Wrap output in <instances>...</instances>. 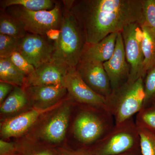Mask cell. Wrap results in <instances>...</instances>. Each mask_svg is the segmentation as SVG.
Here are the masks:
<instances>
[{
  "mask_svg": "<svg viewBox=\"0 0 155 155\" xmlns=\"http://www.w3.org/2000/svg\"><path fill=\"white\" fill-rule=\"evenodd\" d=\"M143 0L72 1L69 11L85 43L98 42L129 24L144 23Z\"/></svg>",
  "mask_w": 155,
  "mask_h": 155,
  "instance_id": "1",
  "label": "cell"
},
{
  "mask_svg": "<svg viewBox=\"0 0 155 155\" xmlns=\"http://www.w3.org/2000/svg\"><path fill=\"white\" fill-rule=\"evenodd\" d=\"M61 33L55 42L52 61L68 70L76 69L81 61L85 42L75 17L69 11L72 1H63Z\"/></svg>",
  "mask_w": 155,
  "mask_h": 155,
  "instance_id": "2",
  "label": "cell"
},
{
  "mask_svg": "<svg viewBox=\"0 0 155 155\" xmlns=\"http://www.w3.org/2000/svg\"><path fill=\"white\" fill-rule=\"evenodd\" d=\"M79 106L72 123V135L80 148L89 149L113 129L115 120L106 109Z\"/></svg>",
  "mask_w": 155,
  "mask_h": 155,
  "instance_id": "3",
  "label": "cell"
},
{
  "mask_svg": "<svg viewBox=\"0 0 155 155\" xmlns=\"http://www.w3.org/2000/svg\"><path fill=\"white\" fill-rule=\"evenodd\" d=\"M74 104L68 96L60 105L46 114L43 120L26 137L52 147L60 144L66 137Z\"/></svg>",
  "mask_w": 155,
  "mask_h": 155,
  "instance_id": "4",
  "label": "cell"
},
{
  "mask_svg": "<svg viewBox=\"0 0 155 155\" xmlns=\"http://www.w3.org/2000/svg\"><path fill=\"white\" fill-rule=\"evenodd\" d=\"M145 94L143 80L127 82L106 98V109L114 117L115 125L133 117L143 107Z\"/></svg>",
  "mask_w": 155,
  "mask_h": 155,
  "instance_id": "5",
  "label": "cell"
},
{
  "mask_svg": "<svg viewBox=\"0 0 155 155\" xmlns=\"http://www.w3.org/2000/svg\"><path fill=\"white\" fill-rule=\"evenodd\" d=\"M140 138L133 117L114 127L102 139L89 148L94 155H118L138 149Z\"/></svg>",
  "mask_w": 155,
  "mask_h": 155,
  "instance_id": "6",
  "label": "cell"
},
{
  "mask_svg": "<svg viewBox=\"0 0 155 155\" xmlns=\"http://www.w3.org/2000/svg\"><path fill=\"white\" fill-rule=\"evenodd\" d=\"M3 10L18 21L28 33L46 35V32L49 29L61 28L62 2L56 1L54 8L49 11H29L18 5L10 6Z\"/></svg>",
  "mask_w": 155,
  "mask_h": 155,
  "instance_id": "7",
  "label": "cell"
},
{
  "mask_svg": "<svg viewBox=\"0 0 155 155\" xmlns=\"http://www.w3.org/2000/svg\"><path fill=\"white\" fill-rule=\"evenodd\" d=\"M141 25L139 23L129 24L121 32L126 59L130 67L127 81L129 82H134L142 78L144 59L142 48L143 32Z\"/></svg>",
  "mask_w": 155,
  "mask_h": 155,
  "instance_id": "8",
  "label": "cell"
},
{
  "mask_svg": "<svg viewBox=\"0 0 155 155\" xmlns=\"http://www.w3.org/2000/svg\"><path fill=\"white\" fill-rule=\"evenodd\" d=\"M55 42L46 35L27 33L21 39L18 52L37 69L52 61Z\"/></svg>",
  "mask_w": 155,
  "mask_h": 155,
  "instance_id": "9",
  "label": "cell"
},
{
  "mask_svg": "<svg viewBox=\"0 0 155 155\" xmlns=\"http://www.w3.org/2000/svg\"><path fill=\"white\" fill-rule=\"evenodd\" d=\"M64 85L67 89L68 95L75 104L106 109V98L91 89L84 81L76 69L68 71L64 80Z\"/></svg>",
  "mask_w": 155,
  "mask_h": 155,
  "instance_id": "10",
  "label": "cell"
},
{
  "mask_svg": "<svg viewBox=\"0 0 155 155\" xmlns=\"http://www.w3.org/2000/svg\"><path fill=\"white\" fill-rule=\"evenodd\" d=\"M64 99L52 108L46 110L31 108L19 115L4 120L1 123L0 128L2 139L19 137L24 135L29 131L40 118L60 105Z\"/></svg>",
  "mask_w": 155,
  "mask_h": 155,
  "instance_id": "11",
  "label": "cell"
},
{
  "mask_svg": "<svg viewBox=\"0 0 155 155\" xmlns=\"http://www.w3.org/2000/svg\"><path fill=\"white\" fill-rule=\"evenodd\" d=\"M76 70L84 81L97 94L105 98L111 94L110 82L103 63L82 59Z\"/></svg>",
  "mask_w": 155,
  "mask_h": 155,
  "instance_id": "12",
  "label": "cell"
},
{
  "mask_svg": "<svg viewBox=\"0 0 155 155\" xmlns=\"http://www.w3.org/2000/svg\"><path fill=\"white\" fill-rule=\"evenodd\" d=\"M103 64L110 79L112 91L128 81L130 67L126 59L121 32L118 34L114 54Z\"/></svg>",
  "mask_w": 155,
  "mask_h": 155,
  "instance_id": "13",
  "label": "cell"
},
{
  "mask_svg": "<svg viewBox=\"0 0 155 155\" xmlns=\"http://www.w3.org/2000/svg\"><path fill=\"white\" fill-rule=\"evenodd\" d=\"M24 89L31 108L40 110L55 107L65 98L68 93L63 84L31 86Z\"/></svg>",
  "mask_w": 155,
  "mask_h": 155,
  "instance_id": "14",
  "label": "cell"
},
{
  "mask_svg": "<svg viewBox=\"0 0 155 155\" xmlns=\"http://www.w3.org/2000/svg\"><path fill=\"white\" fill-rule=\"evenodd\" d=\"M68 70L52 61L35 69L32 75L25 78L22 88L41 85L63 84Z\"/></svg>",
  "mask_w": 155,
  "mask_h": 155,
  "instance_id": "15",
  "label": "cell"
},
{
  "mask_svg": "<svg viewBox=\"0 0 155 155\" xmlns=\"http://www.w3.org/2000/svg\"><path fill=\"white\" fill-rule=\"evenodd\" d=\"M28 107L31 108L25 89L22 87L15 86L5 101L1 104V117L5 119L4 120H5L27 111L25 109H28Z\"/></svg>",
  "mask_w": 155,
  "mask_h": 155,
  "instance_id": "16",
  "label": "cell"
},
{
  "mask_svg": "<svg viewBox=\"0 0 155 155\" xmlns=\"http://www.w3.org/2000/svg\"><path fill=\"white\" fill-rule=\"evenodd\" d=\"M119 33L111 34L98 42L85 44L81 59H87L104 63L113 55Z\"/></svg>",
  "mask_w": 155,
  "mask_h": 155,
  "instance_id": "17",
  "label": "cell"
},
{
  "mask_svg": "<svg viewBox=\"0 0 155 155\" xmlns=\"http://www.w3.org/2000/svg\"><path fill=\"white\" fill-rule=\"evenodd\" d=\"M143 32L142 48L143 56L142 78L147 71L155 66V31L145 23L141 25Z\"/></svg>",
  "mask_w": 155,
  "mask_h": 155,
  "instance_id": "18",
  "label": "cell"
},
{
  "mask_svg": "<svg viewBox=\"0 0 155 155\" xmlns=\"http://www.w3.org/2000/svg\"><path fill=\"white\" fill-rule=\"evenodd\" d=\"M26 75L11 62L9 58H0V81L23 87Z\"/></svg>",
  "mask_w": 155,
  "mask_h": 155,
  "instance_id": "19",
  "label": "cell"
},
{
  "mask_svg": "<svg viewBox=\"0 0 155 155\" xmlns=\"http://www.w3.org/2000/svg\"><path fill=\"white\" fill-rule=\"evenodd\" d=\"M18 155H57V150L25 137L17 143Z\"/></svg>",
  "mask_w": 155,
  "mask_h": 155,
  "instance_id": "20",
  "label": "cell"
},
{
  "mask_svg": "<svg viewBox=\"0 0 155 155\" xmlns=\"http://www.w3.org/2000/svg\"><path fill=\"white\" fill-rule=\"evenodd\" d=\"M1 9L18 5L31 11H49L54 8L56 1L52 0H2Z\"/></svg>",
  "mask_w": 155,
  "mask_h": 155,
  "instance_id": "21",
  "label": "cell"
},
{
  "mask_svg": "<svg viewBox=\"0 0 155 155\" xmlns=\"http://www.w3.org/2000/svg\"><path fill=\"white\" fill-rule=\"evenodd\" d=\"M27 33L18 21L1 9L0 34L22 38Z\"/></svg>",
  "mask_w": 155,
  "mask_h": 155,
  "instance_id": "22",
  "label": "cell"
},
{
  "mask_svg": "<svg viewBox=\"0 0 155 155\" xmlns=\"http://www.w3.org/2000/svg\"><path fill=\"white\" fill-rule=\"evenodd\" d=\"M135 122L138 128L147 129L155 134V102L137 113Z\"/></svg>",
  "mask_w": 155,
  "mask_h": 155,
  "instance_id": "23",
  "label": "cell"
},
{
  "mask_svg": "<svg viewBox=\"0 0 155 155\" xmlns=\"http://www.w3.org/2000/svg\"><path fill=\"white\" fill-rule=\"evenodd\" d=\"M143 80L145 98L143 108H144L155 102V66L147 71Z\"/></svg>",
  "mask_w": 155,
  "mask_h": 155,
  "instance_id": "24",
  "label": "cell"
},
{
  "mask_svg": "<svg viewBox=\"0 0 155 155\" xmlns=\"http://www.w3.org/2000/svg\"><path fill=\"white\" fill-rule=\"evenodd\" d=\"M22 38L0 34V58H9L18 52Z\"/></svg>",
  "mask_w": 155,
  "mask_h": 155,
  "instance_id": "25",
  "label": "cell"
},
{
  "mask_svg": "<svg viewBox=\"0 0 155 155\" xmlns=\"http://www.w3.org/2000/svg\"><path fill=\"white\" fill-rule=\"evenodd\" d=\"M142 155H155V134L143 128H138Z\"/></svg>",
  "mask_w": 155,
  "mask_h": 155,
  "instance_id": "26",
  "label": "cell"
},
{
  "mask_svg": "<svg viewBox=\"0 0 155 155\" xmlns=\"http://www.w3.org/2000/svg\"><path fill=\"white\" fill-rule=\"evenodd\" d=\"M9 58L14 65L22 71L26 77L32 75L35 71V68L29 64L19 52L13 53Z\"/></svg>",
  "mask_w": 155,
  "mask_h": 155,
  "instance_id": "27",
  "label": "cell"
},
{
  "mask_svg": "<svg viewBox=\"0 0 155 155\" xmlns=\"http://www.w3.org/2000/svg\"><path fill=\"white\" fill-rule=\"evenodd\" d=\"M144 23L155 31V0H143Z\"/></svg>",
  "mask_w": 155,
  "mask_h": 155,
  "instance_id": "28",
  "label": "cell"
},
{
  "mask_svg": "<svg viewBox=\"0 0 155 155\" xmlns=\"http://www.w3.org/2000/svg\"><path fill=\"white\" fill-rule=\"evenodd\" d=\"M18 145L16 143L0 140V155H18Z\"/></svg>",
  "mask_w": 155,
  "mask_h": 155,
  "instance_id": "29",
  "label": "cell"
},
{
  "mask_svg": "<svg viewBox=\"0 0 155 155\" xmlns=\"http://www.w3.org/2000/svg\"><path fill=\"white\" fill-rule=\"evenodd\" d=\"M57 151V155H94L89 149L85 148H78L77 149L59 148Z\"/></svg>",
  "mask_w": 155,
  "mask_h": 155,
  "instance_id": "30",
  "label": "cell"
},
{
  "mask_svg": "<svg viewBox=\"0 0 155 155\" xmlns=\"http://www.w3.org/2000/svg\"><path fill=\"white\" fill-rule=\"evenodd\" d=\"M14 86L7 82L0 81V104L14 89Z\"/></svg>",
  "mask_w": 155,
  "mask_h": 155,
  "instance_id": "31",
  "label": "cell"
},
{
  "mask_svg": "<svg viewBox=\"0 0 155 155\" xmlns=\"http://www.w3.org/2000/svg\"><path fill=\"white\" fill-rule=\"evenodd\" d=\"M61 28H52L46 32V36L50 40L56 42L60 38L61 33Z\"/></svg>",
  "mask_w": 155,
  "mask_h": 155,
  "instance_id": "32",
  "label": "cell"
},
{
  "mask_svg": "<svg viewBox=\"0 0 155 155\" xmlns=\"http://www.w3.org/2000/svg\"><path fill=\"white\" fill-rule=\"evenodd\" d=\"M118 155H142L141 152H140V148L138 149L133 150Z\"/></svg>",
  "mask_w": 155,
  "mask_h": 155,
  "instance_id": "33",
  "label": "cell"
}]
</instances>
